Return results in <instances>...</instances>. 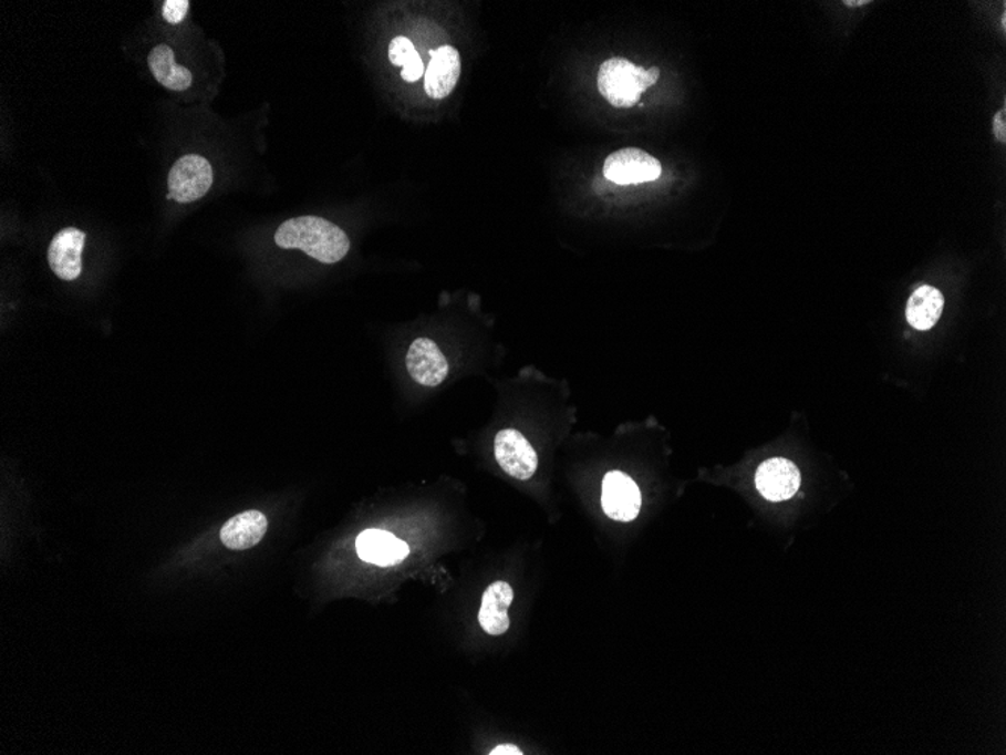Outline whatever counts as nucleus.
<instances>
[{"label":"nucleus","instance_id":"obj_3","mask_svg":"<svg viewBox=\"0 0 1006 755\" xmlns=\"http://www.w3.org/2000/svg\"><path fill=\"white\" fill-rule=\"evenodd\" d=\"M210 162L199 154H187L175 162L168 177V199L179 204L198 201L212 186Z\"/></svg>","mask_w":1006,"mask_h":755},{"label":"nucleus","instance_id":"obj_9","mask_svg":"<svg viewBox=\"0 0 1006 755\" xmlns=\"http://www.w3.org/2000/svg\"><path fill=\"white\" fill-rule=\"evenodd\" d=\"M755 484L764 498L779 503L796 495L800 487V473L787 458H770L758 467Z\"/></svg>","mask_w":1006,"mask_h":755},{"label":"nucleus","instance_id":"obj_11","mask_svg":"<svg viewBox=\"0 0 1006 755\" xmlns=\"http://www.w3.org/2000/svg\"><path fill=\"white\" fill-rule=\"evenodd\" d=\"M356 549L361 560L380 567L400 565L411 552L407 544L383 529H366L359 534Z\"/></svg>","mask_w":1006,"mask_h":755},{"label":"nucleus","instance_id":"obj_4","mask_svg":"<svg viewBox=\"0 0 1006 755\" xmlns=\"http://www.w3.org/2000/svg\"><path fill=\"white\" fill-rule=\"evenodd\" d=\"M604 177L615 185L629 186L654 182L662 175L657 158L639 148H623L612 153L603 165Z\"/></svg>","mask_w":1006,"mask_h":755},{"label":"nucleus","instance_id":"obj_12","mask_svg":"<svg viewBox=\"0 0 1006 755\" xmlns=\"http://www.w3.org/2000/svg\"><path fill=\"white\" fill-rule=\"evenodd\" d=\"M515 600V591L504 581L492 582L484 591L478 620L483 631L491 637H500L508 632V609Z\"/></svg>","mask_w":1006,"mask_h":755},{"label":"nucleus","instance_id":"obj_19","mask_svg":"<svg viewBox=\"0 0 1006 755\" xmlns=\"http://www.w3.org/2000/svg\"><path fill=\"white\" fill-rule=\"evenodd\" d=\"M490 754H491V755H499V754H504V755H521V754H523V753H521V751H520L519 748H517L516 745L502 744V745L496 746V748H492Z\"/></svg>","mask_w":1006,"mask_h":755},{"label":"nucleus","instance_id":"obj_2","mask_svg":"<svg viewBox=\"0 0 1006 755\" xmlns=\"http://www.w3.org/2000/svg\"><path fill=\"white\" fill-rule=\"evenodd\" d=\"M661 77L657 66L642 69L624 58L604 61L599 70L600 94L615 107H633L641 94Z\"/></svg>","mask_w":1006,"mask_h":755},{"label":"nucleus","instance_id":"obj_14","mask_svg":"<svg viewBox=\"0 0 1006 755\" xmlns=\"http://www.w3.org/2000/svg\"><path fill=\"white\" fill-rule=\"evenodd\" d=\"M148 65L156 81L168 90L185 91L194 82L190 70L175 64V53L168 44H158L152 50Z\"/></svg>","mask_w":1006,"mask_h":755},{"label":"nucleus","instance_id":"obj_7","mask_svg":"<svg viewBox=\"0 0 1006 755\" xmlns=\"http://www.w3.org/2000/svg\"><path fill=\"white\" fill-rule=\"evenodd\" d=\"M407 373L417 385L437 387L448 379L449 362L429 338H417L406 354Z\"/></svg>","mask_w":1006,"mask_h":755},{"label":"nucleus","instance_id":"obj_20","mask_svg":"<svg viewBox=\"0 0 1006 755\" xmlns=\"http://www.w3.org/2000/svg\"><path fill=\"white\" fill-rule=\"evenodd\" d=\"M844 3H846V6H849V7H861V6H865V3H868V2H867V0H859V2H853V0H847V2H844Z\"/></svg>","mask_w":1006,"mask_h":755},{"label":"nucleus","instance_id":"obj_17","mask_svg":"<svg viewBox=\"0 0 1006 755\" xmlns=\"http://www.w3.org/2000/svg\"><path fill=\"white\" fill-rule=\"evenodd\" d=\"M189 8V0H166L163 6V19L170 24L182 23Z\"/></svg>","mask_w":1006,"mask_h":755},{"label":"nucleus","instance_id":"obj_6","mask_svg":"<svg viewBox=\"0 0 1006 755\" xmlns=\"http://www.w3.org/2000/svg\"><path fill=\"white\" fill-rule=\"evenodd\" d=\"M641 506V489L632 477L621 470H613L604 477L601 507L611 519L618 523H632L639 516Z\"/></svg>","mask_w":1006,"mask_h":755},{"label":"nucleus","instance_id":"obj_1","mask_svg":"<svg viewBox=\"0 0 1006 755\" xmlns=\"http://www.w3.org/2000/svg\"><path fill=\"white\" fill-rule=\"evenodd\" d=\"M274 244L282 249H300L323 265H335L346 257L350 239L344 229L317 216H300L279 225Z\"/></svg>","mask_w":1006,"mask_h":755},{"label":"nucleus","instance_id":"obj_16","mask_svg":"<svg viewBox=\"0 0 1006 755\" xmlns=\"http://www.w3.org/2000/svg\"><path fill=\"white\" fill-rule=\"evenodd\" d=\"M390 61L394 65L403 66L401 77L406 82H417L424 77L425 66L419 53L407 37H396L390 44Z\"/></svg>","mask_w":1006,"mask_h":755},{"label":"nucleus","instance_id":"obj_15","mask_svg":"<svg viewBox=\"0 0 1006 755\" xmlns=\"http://www.w3.org/2000/svg\"><path fill=\"white\" fill-rule=\"evenodd\" d=\"M945 299L934 287L922 286L910 296L908 302V321L917 331H929L941 319Z\"/></svg>","mask_w":1006,"mask_h":755},{"label":"nucleus","instance_id":"obj_18","mask_svg":"<svg viewBox=\"0 0 1006 755\" xmlns=\"http://www.w3.org/2000/svg\"><path fill=\"white\" fill-rule=\"evenodd\" d=\"M995 135L996 139L1005 142L1006 137V127H1005V110L1000 111L995 118Z\"/></svg>","mask_w":1006,"mask_h":755},{"label":"nucleus","instance_id":"obj_8","mask_svg":"<svg viewBox=\"0 0 1006 755\" xmlns=\"http://www.w3.org/2000/svg\"><path fill=\"white\" fill-rule=\"evenodd\" d=\"M86 234L77 228H65L53 237L49 248L50 269L64 281H74L82 273V252Z\"/></svg>","mask_w":1006,"mask_h":755},{"label":"nucleus","instance_id":"obj_13","mask_svg":"<svg viewBox=\"0 0 1006 755\" xmlns=\"http://www.w3.org/2000/svg\"><path fill=\"white\" fill-rule=\"evenodd\" d=\"M269 523L258 510L240 513L231 517L220 529V540L231 550L253 548L265 538Z\"/></svg>","mask_w":1006,"mask_h":755},{"label":"nucleus","instance_id":"obj_5","mask_svg":"<svg viewBox=\"0 0 1006 755\" xmlns=\"http://www.w3.org/2000/svg\"><path fill=\"white\" fill-rule=\"evenodd\" d=\"M495 457L505 474L520 482L532 478L538 469L536 449L516 428H504L496 435Z\"/></svg>","mask_w":1006,"mask_h":755},{"label":"nucleus","instance_id":"obj_10","mask_svg":"<svg viewBox=\"0 0 1006 755\" xmlns=\"http://www.w3.org/2000/svg\"><path fill=\"white\" fill-rule=\"evenodd\" d=\"M461 76V58L453 45H442L434 50L432 61L425 70V93L434 100H444L457 86Z\"/></svg>","mask_w":1006,"mask_h":755}]
</instances>
